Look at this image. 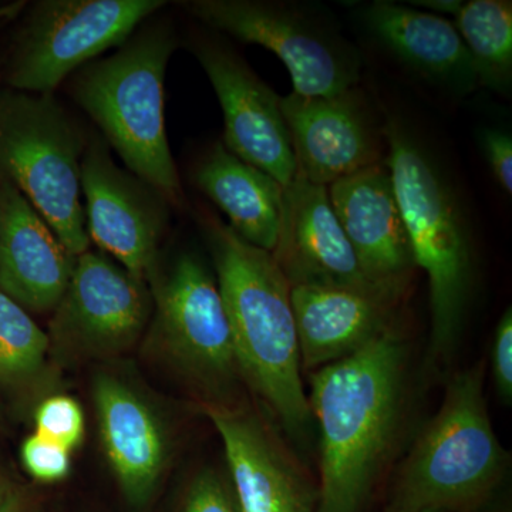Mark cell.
Masks as SVG:
<instances>
[{
	"mask_svg": "<svg viewBox=\"0 0 512 512\" xmlns=\"http://www.w3.org/2000/svg\"><path fill=\"white\" fill-rule=\"evenodd\" d=\"M76 259L18 188L0 177V291L29 313L55 312Z\"/></svg>",
	"mask_w": 512,
	"mask_h": 512,
	"instance_id": "ac0fdd59",
	"label": "cell"
},
{
	"mask_svg": "<svg viewBox=\"0 0 512 512\" xmlns=\"http://www.w3.org/2000/svg\"><path fill=\"white\" fill-rule=\"evenodd\" d=\"M153 309L146 281L106 255L87 251L77 256L47 335L63 359L119 355L143 335Z\"/></svg>",
	"mask_w": 512,
	"mask_h": 512,
	"instance_id": "30bf717a",
	"label": "cell"
},
{
	"mask_svg": "<svg viewBox=\"0 0 512 512\" xmlns=\"http://www.w3.org/2000/svg\"><path fill=\"white\" fill-rule=\"evenodd\" d=\"M23 468L33 480L52 484L69 476L72 468V451L55 441L33 433L20 446Z\"/></svg>",
	"mask_w": 512,
	"mask_h": 512,
	"instance_id": "d4e9b609",
	"label": "cell"
},
{
	"mask_svg": "<svg viewBox=\"0 0 512 512\" xmlns=\"http://www.w3.org/2000/svg\"><path fill=\"white\" fill-rule=\"evenodd\" d=\"M227 458L241 512H316L313 490L288 448L256 414L227 403L205 404Z\"/></svg>",
	"mask_w": 512,
	"mask_h": 512,
	"instance_id": "9a60e30c",
	"label": "cell"
},
{
	"mask_svg": "<svg viewBox=\"0 0 512 512\" xmlns=\"http://www.w3.org/2000/svg\"><path fill=\"white\" fill-rule=\"evenodd\" d=\"M178 512H241L231 485L212 470L191 481Z\"/></svg>",
	"mask_w": 512,
	"mask_h": 512,
	"instance_id": "484cf974",
	"label": "cell"
},
{
	"mask_svg": "<svg viewBox=\"0 0 512 512\" xmlns=\"http://www.w3.org/2000/svg\"><path fill=\"white\" fill-rule=\"evenodd\" d=\"M272 256L291 286L325 285L396 296L373 284L333 211L328 187L296 174L284 188Z\"/></svg>",
	"mask_w": 512,
	"mask_h": 512,
	"instance_id": "5bb4252c",
	"label": "cell"
},
{
	"mask_svg": "<svg viewBox=\"0 0 512 512\" xmlns=\"http://www.w3.org/2000/svg\"><path fill=\"white\" fill-rule=\"evenodd\" d=\"M328 192L367 278L402 298L416 266L386 163L336 181Z\"/></svg>",
	"mask_w": 512,
	"mask_h": 512,
	"instance_id": "2e32d148",
	"label": "cell"
},
{
	"mask_svg": "<svg viewBox=\"0 0 512 512\" xmlns=\"http://www.w3.org/2000/svg\"><path fill=\"white\" fill-rule=\"evenodd\" d=\"M161 0H43L23 20L10 52L9 89L52 94L69 74L123 46Z\"/></svg>",
	"mask_w": 512,
	"mask_h": 512,
	"instance_id": "52a82bcc",
	"label": "cell"
},
{
	"mask_svg": "<svg viewBox=\"0 0 512 512\" xmlns=\"http://www.w3.org/2000/svg\"><path fill=\"white\" fill-rule=\"evenodd\" d=\"M491 372L494 384L504 403L512 399V311L508 308L495 330L491 349Z\"/></svg>",
	"mask_w": 512,
	"mask_h": 512,
	"instance_id": "4316f807",
	"label": "cell"
},
{
	"mask_svg": "<svg viewBox=\"0 0 512 512\" xmlns=\"http://www.w3.org/2000/svg\"><path fill=\"white\" fill-rule=\"evenodd\" d=\"M406 349L392 328L320 367L308 397L320 433L316 512H360L399 433Z\"/></svg>",
	"mask_w": 512,
	"mask_h": 512,
	"instance_id": "6da1fadb",
	"label": "cell"
},
{
	"mask_svg": "<svg viewBox=\"0 0 512 512\" xmlns=\"http://www.w3.org/2000/svg\"><path fill=\"white\" fill-rule=\"evenodd\" d=\"M80 184L89 238L147 282L160 266L170 204L151 185L116 165L109 144L97 134L87 141Z\"/></svg>",
	"mask_w": 512,
	"mask_h": 512,
	"instance_id": "8fae6325",
	"label": "cell"
},
{
	"mask_svg": "<svg viewBox=\"0 0 512 512\" xmlns=\"http://www.w3.org/2000/svg\"><path fill=\"white\" fill-rule=\"evenodd\" d=\"M302 370L316 372L393 328L397 301L379 293L325 285L291 289Z\"/></svg>",
	"mask_w": 512,
	"mask_h": 512,
	"instance_id": "d6986e66",
	"label": "cell"
},
{
	"mask_svg": "<svg viewBox=\"0 0 512 512\" xmlns=\"http://www.w3.org/2000/svg\"><path fill=\"white\" fill-rule=\"evenodd\" d=\"M281 110L296 174L309 183L329 187L386 160L384 126L377 127L357 86L332 96L303 97L292 92L281 97Z\"/></svg>",
	"mask_w": 512,
	"mask_h": 512,
	"instance_id": "7c38bea8",
	"label": "cell"
},
{
	"mask_svg": "<svg viewBox=\"0 0 512 512\" xmlns=\"http://www.w3.org/2000/svg\"><path fill=\"white\" fill-rule=\"evenodd\" d=\"M485 160L505 194H512V138L500 128H484L480 134Z\"/></svg>",
	"mask_w": 512,
	"mask_h": 512,
	"instance_id": "83f0119b",
	"label": "cell"
},
{
	"mask_svg": "<svg viewBox=\"0 0 512 512\" xmlns=\"http://www.w3.org/2000/svg\"><path fill=\"white\" fill-rule=\"evenodd\" d=\"M0 512H35V503L22 488L10 487L5 500L0 503Z\"/></svg>",
	"mask_w": 512,
	"mask_h": 512,
	"instance_id": "f1b7e54d",
	"label": "cell"
},
{
	"mask_svg": "<svg viewBox=\"0 0 512 512\" xmlns=\"http://www.w3.org/2000/svg\"><path fill=\"white\" fill-rule=\"evenodd\" d=\"M192 180L229 220L228 227L249 244L274 251L284 187L264 171L214 144L200 158Z\"/></svg>",
	"mask_w": 512,
	"mask_h": 512,
	"instance_id": "44dd1931",
	"label": "cell"
},
{
	"mask_svg": "<svg viewBox=\"0 0 512 512\" xmlns=\"http://www.w3.org/2000/svg\"><path fill=\"white\" fill-rule=\"evenodd\" d=\"M184 6L204 25L275 53L299 96H332L359 83V52L302 6L261 0H191Z\"/></svg>",
	"mask_w": 512,
	"mask_h": 512,
	"instance_id": "ba28073f",
	"label": "cell"
},
{
	"mask_svg": "<svg viewBox=\"0 0 512 512\" xmlns=\"http://www.w3.org/2000/svg\"><path fill=\"white\" fill-rule=\"evenodd\" d=\"M86 146L53 94L0 90V177L18 188L76 258L90 245L80 202Z\"/></svg>",
	"mask_w": 512,
	"mask_h": 512,
	"instance_id": "8992f818",
	"label": "cell"
},
{
	"mask_svg": "<svg viewBox=\"0 0 512 512\" xmlns=\"http://www.w3.org/2000/svg\"><path fill=\"white\" fill-rule=\"evenodd\" d=\"M35 433L55 441L67 450L82 446L86 434V417L73 397L55 394L40 400L33 414Z\"/></svg>",
	"mask_w": 512,
	"mask_h": 512,
	"instance_id": "cb8c5ba5",
	"label": "cell"
},
{
	"mask_svg": "<svg viewBox=\"0 0 512 512\" xmlns=\"http://www.w3.org/2000/svg\"><path fill=\"white\" fill-rule=\"evenodd\" d=\"M177 45L173 29L148 26L119 52L86 64L74 79L73 94L127 170L180 207L183 188L164 117L165 70Z\"/></svg>",
	"mask_w": 512,
	"mask_h": 512,
	"instance_id": "3957f363",
	"label": "cell"
},
{
	"mask_svg": "<svg viewBox=\"0 0 512 512\" xmlns=\"http://www.w3.org/2000/svg\"><path fill=\"white\" fill-rule=\"evenodd\" d=\"M412 3L414 6L433 10V12L441 13V15H451L454 18L464 6L463 0H417V2Z\"/></svg>",
	"mask_w": 512,
	"mask_h": 512,
	"instance_id": "f546056e",
	"label": "cell"
},
{
	"mask_svg": "<svg viewBox=\"0 0 512 512\" xmlns=\"http://www.w3.org/2000/svg\"><path fill=\"white\" fill-rule=\"evenodd\" d=\"M93 403L101 444L121 491L131 504H146L170 460L167 426L146 394L114 373L94 377Z\"/></svg>",
	"mask_w": 512,
	"mask_h": 512,
	"instance_id": "e0dca14e",
	"label": "cell"
},
{
	"mask_svg": "<svg viewBox=\"0 0 512 512\" xmlns=\"http://www.w3.org/2000/svg\"><path fill=\"white\" fill-rule=\"evenodd\" d=\"M386 512H400V511L392 510V508H387Z\"/></svg>",
	"mask_w": 512,
	"mask_h": 512,
	"instance_id": "1f68e13d",
	"label": "cell"
},
{
	"mask_svg": "<svg viewBox=\"0 0 512 512\" xmlns=\"http://www.w3.org/2000/svg\"><path fill=\"white\" fill-rule=\"evenodd\" d=\"M10 487H12V485L6 483L5 478H3L2 474H0V503L5 500L6 494L9 493Z\"/></svg>",
	"mask_w": 512,
	"mask_h": 512,
	"instance_id": "4dcf8cb0",
	"label": "cell"
},
{
	"mask_svg": "<svg viewBox=\"0 0 512 512\" xmlns=\"http://www.w3.org/2000/svg\"><path fill=\"white\" fill-rule=\"evenodd\" d=\"M362 16L384 47L426 79L461 94L476 89L473 59L450 20L386 0L370 3Z\"/></svg>",
	"mask_w": 512,
	"mask_h": 512,
	"instance_id": "ffe728a7",
	"label": "cell"
},
{
	"mask_svg": "<svg viewBox=\"0 0 512 512\" xmlns=\"http://www.w3.org/2000/svg\"><path fill=\"white\" fill-rule=\"evenodd\" d=\"M224 113V146L245 163L288 187L296 177L281 97L227 46L201 40L194 47Z\"/></svg>",
	"mask_w": 512,
	"mask_h": 512,
	"instance_id": "4fadbf2b",
	"label": "cell"
},
{
	"mask_svg": "<svg viewBox=\"0 0 512 512\" xmlns=\"http://www.w3.org/2000/svg\"><path fill=\"white\" fill-rule=\"evenodd\" d=\"M49 335L30 313L0 291V390L26 400L49 377Z\"/></svg>",
	"mask_w": 512,
	"mask_h": 512,
	"instance_id": "7402d4cb",
	"label": "cell"
},
{
	"mask_svg": "<svg viewBox=\"0 0 512 512\" xmlns=\"http://www.w3.org/2000/svg\"><path fill=\"white\" fill-rule=\"evenodd\" d=\"M484 375L480 362L448 382L439 412L404 461L389 508L471 512L493 495L510 457L491 424Z\"/></svg>",
	"mask_w": 512,
	"mask_h": 512,
	"instance_id": "277c9868",
	"label": "cell"
},
{
	"mask_svg": "<svg viewBox=\"0 0 512 512\" xmlns=\"http://www.w3.org/2000/svg\"><path fill=\"white\" fill-rule=\"evenodd\" d=\"M454 26L466 45L478 83L507 94L512 84V2H464Z\"/></svg>",
	"mask_w": 512,
	"mask_h": 512,
	"instance_id": "603a6c76",
	"label": "cell"
},
{
	"mask_svg": "<svg viewBox=\"0 0 512 512\" xmlns=\"http://www.w3.org/2000/svg\"><path fill=\"white\" fill-rule=\"evenodd\" d=\"M151 338L174 367L205 392L221 396L239 373L231 326L217 278L200 256L185 252L148 279Z\"/></svg>",
	"mask_w": 512,
	"mask_h": 512,
	"instance_id": "9c48e42d",
	"label": "cell"
},
{
	"mask_svg": "<svg viewBox=\"0 0 512 512\" xmlns=\"http://www.w3.org/2000/svg\"><path fill=\"white\" fill-rule=\"evenodd\" d=\"M386 163L409 237L413 264L429 279L431 353L454 348L471 285L470 242L460 208L439 168L399 121L384 124Z\"/></svg>",
	"mask_w": 512,
	"mask_h": 512,
	"instance_id": "5b68a950",
	"label": "cell"
},
{
	"mask_svg": "<svg viewBox=\"0 0 512 512\" xmlns=\"http://www.w3.org/2000/svg\"><path fill=\"white\" fill-rule=\"evenodd\" d=\"M227 311L239 373L289 433L311 423L288 279L271 252L256 248L215 215H202Z\"/></svg>",
	"mask_w": 512,
	"mask_h": 512,
	"instance_id": "7a4b0ae2",
	"label": "cell"
}]
</instances>
